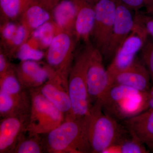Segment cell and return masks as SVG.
<instances>
[{
	"instance_id": "cell-1",
	"label": "cell",
	"mask_w": 153,
	"mask_h": 153,
	"mask_svg": "<svg viewBox=\"0 0 153 153\" xmlns=\"http://www.w3.org/2000/svg\"><path fill=\"white\" fill-rule=\"evenodd\" d=\"M88 116L66 120L42 135L45 152L92 153L88 137Z\"/></svg>"
},
{
	"instance_id": "cell-2",
	"label": "cell",
	"mask_w": 153,
	"mask_h": 153,
	"mask_svg": "<svg viewBox=\"0 0 153 153\" xmlns=\"http://www.w3.org/2000/svg\"><path fill=\"white\" fill-rule=\"evenodd\" d=\"M99 101L103 112L117 120H125L149 109L148 91L119 84H111Z\"/></svg>"
},
{
	"instance_id": "cell-3",
	"label": "cell",
	"mask_w": 153,
	"mask_h": 153,
	"mask_svg": "<svg viewBox=\"0 0 153 153\" xmlns=\"http://www.w3.org/2000/svg\"><path fill=\"white\" fill-rule=\"evenodd\" d=\"M129 133L125 126L103 112L101 102L92 105L88 116V137L92 153H103Z\"/></svg>"
},
{
	"instance_id": "cell-4",
	"label": "cell",
	"mask_w": 153,
	"mask_h": 153,
	"mask_svg": "<svg viewBox=\"0 0 153 153\" xmlns=\"http://www.w3.org/2000/svg\"><path fill=\"white\" fill-rule=\"evenodd\" d=\"M85 44L76 53L68 76V92L72 105L73 118L89 115L92 105L91 102L86 82V70L91 46Z\"/></svg>"
},
{
	"instance_id": "cell-5",
	"label": "cell",
	"mask_w": 153,
	"mask_h": 153,
	"mask_svg": "<svg viewBox=\"0 0 153 153\" xmlns=\"http://www.w3.org/2000/svg\"><path fill=\"white\" fill-rule=\"evenodd\" d=\"M77 42L74 33L60 31L45 52L46 63L68 89V76L76 54Z\"/></svg>"
},
{
	"instance_id": "cell-6",
	"label": "cell",
	"mask_w": 153,
	"mask_h": 153,
	"mask_svg": "<svg viewBox=\"0 0 153 153\" xmlns=\"http://www.w3.org/2000/svg\"><path fill=\"white\" fill-rule=\"evenodd\" d=\"M30 90L31 105L27 133L43 135L60 125L65 121V117L38 88Z\"/></svg>"
},
{
	"instance_id": "cell-7",
	"label": "cell",
	"mask_w": 153,
	"mask_h": 153,
	"mask_svg": "<svg viewBox=\"0 0 153 153\" xmlns=\"http://www.w3.org/2000/svg\"><path fill=\"white\" fill-rule=\"evenodd\" d=\"M148 36L142 25L134 21L132 31L118 49L107 68L110 79L115 74L133 63L137 59V54L140 52Z\"/></svg>"
},
{
	"instance_id": "cell-8",
	"label": "cell",
	"mask_w": 153,
	"mask_h": 153,
	"mask_svg": "<svg viewBox=\"0 0 153 153\" xmlns=\"http://www.w3.org/2000/svg\"><path fill=\"white\" fill-rule=\"evenodd\" d=\"M103 55L93 44L91 46L86 70L88 91L91 104L100 100L111 85Z\"/></svg>"
},
{
	"instance_id": "cell-9",
	"label": "cell",
	"mask_w": 153,
	"mask_h": 153,
	"mask_svg": "<svg viewBox=\"0 0 153 153\" xmlns=\"http://www.w3.org/2000/svg\"><path fill=\"white\" fill-rule=\"evenodd\" d=\"M117 0H100L94 5L95 20L91 34L93 45L103 54L109 42L116 15Z\"/></svg>"
},
{
	"instance_id": "cell-10",
	"label": "cell",
	"mask_w": 153,
	"mask_h": 153,
	"mask_svg": "<svg viewBox=\"0 0 153 153\" xmlns=\"http://www.w3.org/2000/svg\"><path fill=\"white\" fill-rule=\"evenodd\" d=\"M130 9L117 1L116 15L109 42L103 54V57L112 59L118 49L131 33L134 19Z\"/></svg>"
},
{
	"instance_id": "cell-11",
	"label": "cell",
	"mask_w": 153,
	"mask_h": 153,
	"mask_svg": "<svg viewBox=\"0 0 153 153\" xmlns=\"http://www.w3.org/2000/svg\"><path fill=\"white\" fill-rule=\"evenodd\" d=\"M30 115L3 118L0 121V153H12L27 133Z\"/></svg>"
},
{
	"instance_id": "cell-12",
	"label": "cell",
	"mask_w": 153,
	"mask_h": 153,
	"mask_svg": "<svg viewBox=\"0 0 153 153\" xmlns=\"http://www.w3.org/2000/svg\"><path fill=\"white\" fill-rule=\"evenodd\" d=\"M14 69L20 82L29 90L41 87L54 71L47 63L34 60L20 61L14 64Z\"/></svg>"
},
{
	"instance_id": "cell-13",
	"label": "cell",
	"mask_w": 153,
	"mask_h": 153,
	"mask_svg": "<svg viewBox=\"0 0 153 153\" xmlns=\"http://www.w3.org/2000/svg\"><path fill=\"white\" fill-rule=\"evenodd\" d=\"M38 89L64 115L65 120L73 118L72 105L68 89L54 71L47 82Z\"/></svg>"
},
{
	"instance_id": "cell-14",
	"label": "cell",
	"mask_w": 153,
	"mask_h": 153,
	"mask_svg": "<svg viewBox=\"0 0 153 153\" xmlns=\"http://www.w3.org/2000/svg\"><path fill=\"white\" fill-rule=\"evenodd\" d=\"M111 84H116L146 92L150 88L151 77L142 61L137 58L131 66L111 76Z\"/></svg>"
},
{
	"instance_id": "cell-15",
	"label": "cell",
	"mask_w": 153,
	"mask_h": 153,
	"mask_svg": "<svg viewBox=\"0 0 153 153\" xmlns=\"http://www.w3.org/2000/svg\"><path fill=\"white\" fill-rule=\"evenodd\" d=\"M1 47L10 60L19 47L27 42L31 34L19 22L1 24Z\"/></svg>"
},
{
	"instance_id": "cell-16",
	"label": "cell",
	"mask_w": 153,
	"mask_h": 153,
	"mask_svg": "<svg viewBox=\"0 0 153 153\" xmlns=\"http://www.w3.org/2000/svg\"><path fill=\"white\" fill-rule=\"evenodd\" d=\"M123 121L131 136L153 151V108Z\"/></svg>"
},
{
	"instance_id": "cell-17",
	"label": "cell",
	"mask_w": 153,
	"mask_h": 153,
	"mask_svg": "<svg viewBox=\"0 0 153 153\" xmlns=\"http://www.w3.org/2000/svg\"><path fill=\"white\" fill-rule=\"evenodd\" d=\"M77 7L74 35L79 42L90 44L95 20L94 5L85 0H74Z\"/></svg>"
},
{
	"instance_id": "cell-18",
	"label": "cell",
	"mask_w": 153,
	"mask_h": 153,
	"mask_svg": "<svg viewBox=\"0 0 153 153\" xmlns=\"http://www.w3.org/2000/svg\"><path fill=\"white\" fill-rule=\"evenodd\" d=\"M51 13L52 21L58 32L65 31L74 34L77 7L74 0H61Z\"/></svg>"
},
{
	"instance_id": "cell-19",
	"label": "cell",
	"mask_w": 153,
	"mask_h": 153,
	"mask_svg": "<svg viewBox=\"0 0 153 153\" xmlns=\"http://www.w3.org/2000/svg\"><path fill=\"white\" fill-rule=\"evenodd\" d=\"M0 90L21 100L31 101L30 90L20 82L15 72L14 64L0 75Z\"/></svg>"
},
{
	"instance_id": "cell-20",
	"label": "cell",
	"mask_w": 153,
	"mask_h": 153,
	"mask_svg": "<svg viewBox=\"0 0 153 153\" xmlns=\"http://www.w3.org/2000/svg\"><path fill=\"white\" fill-rule=\"evenodd\" d=\"M31 105V101L21 100L0 90V116L1 118L30 115Z\"/></svg>"
},
{
	"instance_id": "cell-21",
	"label": "cell",
	"mask_w": 153,
	"mask_h": 153,
	"mask_svg": "<svg viewBox=\"0 0 153 153\" xmlns=\"http://www.w3.org/2000/svg\"><path fill=\"white\" fill-rule=\"evenodd\" d=\"M51 21V12L39 5L36 1L25 11L19 22L31 35L34 30Z\"/></svg>"
},
{
	"instance_id": "cell-22",
	"label": "cell",
	"mask_w": 153,
	"mask_h": 153,
	"mask_svg": "<svg viewBox=\"0 0 153 153\" xmlns=\"http://www.w3.org/2000/svg\"><path fill=\"white\" fill-rule=\"evenodd\" d=\"M36 0H0L1 24L19 22L27 9Z\"/></svg>"
},
{
	"instance_id": "cell-23",
	"label": "cell",
	"mask_w": 153,
	"mask_h": 153,
	"mask_svg": "<svg viewBox=\"0 0 153 153\" xmlns=\"http://www.w3.org/2000/svg\"><path fill=\"white\" fill-rule=\"evenodd\" d=\"M57 33L56 26L51 21L34 30L27 42L36 49H47Z\"/></svg>"
},
{
	"instance_id": "cell-24",
	"label": "cell",
	"mask_w": 153,
	"mask_h": 153,
	"mask_svg": "<svg viewBox=\"0 0 153 153\" xmlns=\"http://www.w3.org/2000/svg\"><path fill=\"white\" fill-rule=\"evenodd\" d=\"M146 147L129 133L111 146L103 153H147Z\"/></svg>"
},
{
	"instance_id": "cell-25",
	"label": "cell",
	"mask_w": 153,
	"mask_h": 153,
	"mask_svg": "<svg viewBox=\"0 0 153 153\" xmlns=\"http://www.w3.org/2000/svg\"><path fill=\"white\" fill-rule=\"evenodd\" d=\"M25 134L19 141L12 153H45L42 135H28L27 137Z\"/></svg>"
},
{
	"instance_id": "cell-26",
	"label": "cell",
	"mask_w": 153,
	"mask_h": 153,
	"mask_svg": "<svg viewBox=\"0 0 153 153\" xmlns=\"http://www.w3.org/2000/svg\"><path fill=\"white\" fill-rule=\"evenodd\" d=\"M45 53L40 49L30 46L27 42L19 47L13 58H16L21 61L34 60L40 61L45 57Z\"/></svg>"
},
{
	"instance_id": "cell-27",
	"label": "cell",
	"mask_w": 153,
	"mask_h": 153,
	"mask_svg": "<svg viewBox=\"0 0 153 153\" xmlns=\"http://www.w3.org/2000/svg\"><path fill=\"white\" fill-rule=\"evenodd\" d=\"M140 52L141 61L147 68L153 84V39L148 38Z\"/></svg>"
},
{
	"instance_id": "cell-28",
	"label": "cell",
	"mask_w": 153,
	"mask_h": 153,
	"mask_svg": "<svg viewBox=\"0 0 153 153\" xmlns=\"http://www.w3.org/2000/svg\"><path fill=\"white\" fill-rule=\"evenodd\" d=\"M135 21L138 22L145 28L149 36L153 39V18L149 14L137 13L134 17Z\"/></svg>"
},
{
	"instance_id": "cell-29",
	"label": "cell",
	"mask_w": 153,
	"mask_h": 153,
	"mask_svg": "<svg viewBox=\"0 0 153 153\" xmlns=\"http://www.w3.org/2000/svg\"><path fill=\"white\" fill-rule=\"evenodd\" d=\"M10 60L4 50L0 48V75L4 73L13 66Z\"/></svg>"
},
{
	"instance_id": "cell-30",
	"label": "cell",
	"mask_w": 153,
	"mask_h": 153,
	"mask_svg": "<svg viewBox=\"0 0 153 153\" xmlns=\"http://www.w3.org/2000/svg\"><path fill=\"white\" fill-rule=\"evenodd\" d=\"M122 3L130 10H137L147 5L146 0H120Z\"/></svg>"
},
{
	"instance_id": "cell-31",
	"label": "cell",
	"mask_w": 153,
	"mask_h": 153,
	"mask_svg": "<svg viewBox=\"0 0 153 153\" xmlns=\"http://www.w3.org/2000/svg\"><path fill=\"white\" fill-rule=\"evenodd\" d=\"M60 1L61 0H36L39 5L51 13Z\"/></svg>"
},
{
	"instance_id": "cell-32",
	"label": "cell",
	"mask_w": 153,
	"mask_h": 153,
	"mask_svg": "<svg viewBox=\"0 0 153 153\" xmlns=\"http://www.w3.org/2000/svg\"><path fill=\"white\" fill-rule=\"evenodd\" d=\"M148 107L149 108H153V84L148 91Z\"/></svg>"
},
{
	"instance_id": "cell-33",
	"label": "cell",
	"mask_w": 153,
	"mask_h": 153,
	"mask_svg": "<svg viewBox=\"0 0 153 153\" xmlns=\"http://www.w3.org/2000/svg\"><path fill=\"white\" fill-rule=\"evenodd\" d=\"M147 6L148 14L153 18V4Z\"/></svg>"
},
{
	"instance_id": "cell-34",
	"label": "cell",
	"mask_w": 153,
	"mask_h": 153,
	"mask_svg": "<svg viewBox=\"0 0 153 153\" xmlns=\"http://www.w3.org/2000/svg\"><path fill=\"white\" fill-rule=\"evenodd\" d=\"M85 1H87V2L89 3V4L94 5L97 2H98L100 0H85Z\"/></svg>"
},
{
	"instance_id": "cell-35",
	"label": "cell",
	"mask_w": 153,
	"mask_h": 153,
	"mask_svg": "<svg viewBox=\"0 0 153 153\" xmlns=\"http://www.w3.org/2000/svg\"><path fill=\"white\" fill-rule=\"evenodd\" d=\"M146 1L147 4V6L153 4V0H146Z\"/></svg>"
}]
</instances>
